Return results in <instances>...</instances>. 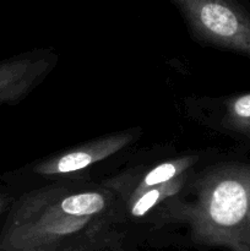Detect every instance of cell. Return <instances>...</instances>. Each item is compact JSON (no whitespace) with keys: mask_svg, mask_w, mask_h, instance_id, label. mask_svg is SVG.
<instances>
[{"mask_svg":"<svg viewBox=\"0 0 250 251\" xmlns=\"http://www.w3.org/2000/svg\"><path fill=\"white\" fill-rule=\"evenodd\" d=\"M193 173L194 172H189L169 183L161 184L127 199L122 205L125 220H142L153 215L164 202L183 191Z\"/></svg>","mask_w":250,"mask_h":251,"instance_id":"obj_5","label":"cell"},{"mask_svg":"<svg viewBox=\"0 0 250 251\" xmlns=\"http://www.w3.org/2000/svg\"><path fill=\"white\" fill-rule=\"evenodd\" d=\"M104 251H125V250H124V248H123V245H119V247L112 248V249H108V250H104Z\"/></svg>","mask_w":250,"mask_h":251,"instance_id":"obj_7","label":"cell"},{"mask_svg":"<svg viewBox=\"0 0 250 251\" xmlns=\"http://www.w3.org/2000/svg\"><path fill=\"white\" fill-rule=\"evenodd\" d=\"M139 136L140 130L135 129L103 135L98 139L42 159L34 167V172L42 178L51 179L68 178L74 174H80L119 153L139 139Z\"/></svg>","mask_w":250,"mask_h":251,"instance_id":"obj_3","label":"cell"},{"mask_svg":"<svg viewBox=\"0 0 250 251\" xmlns=\"http://www.w3.org/2000/svg\"><path fill=\"white\" fill-rule=\"evenodd\" d=\"M199 162L198 154H185V156L174 157L157 163L144 171H136L134 173H127L124 176H114L108 179L104 183L114 189L122 199V205L124 201L137 194L146 191L149 189L158 186L161 184L169 183L183 174L193 172L194 167Z\"/></svg>","mask_w":250,"mask_h":251,"instance_id":"obj_4","label":"cell"},{"mask_svg":"<svg viewBox=\"0 0 250 251\" xmlns=\"http://www.w3.org/2000/svg\"><path fill=\"white\" fill-rule=\"evenodd\" d=\"M119 194L103 181H56L27 194L0 251H104L122 245Z\"/></svg>","mask_w":250,"mask_h":251,"instance_id":"obj_1","label":"cell"},{"mask_svg":"<svg viewBox=\"0 0 250 251\" xmlns=\"http://www.w3.org/2000/svg\"><path fill=\"white\" fill-rule=\"evenodd\" d=\"M227 120L234 123L250 122V95L239 96L227 104Z\"/></svg>","mask_w":250,"mask_h":251,"instance_id":"obj_6","label":"cell"},{"mask_svg":"<svg viewBox=\"0 0 250 251\" xmlns=\"http://www.w3.org/2000/svg\"><path fill=\"white\" fill-rule=\"evenodd\" d=\"M196 39L250 53V17L235 0H171Z\"/></svg>","mask_w":250,"mask_h":251,"instance_id":"obj_2","label":"cell"}]
</instances>
